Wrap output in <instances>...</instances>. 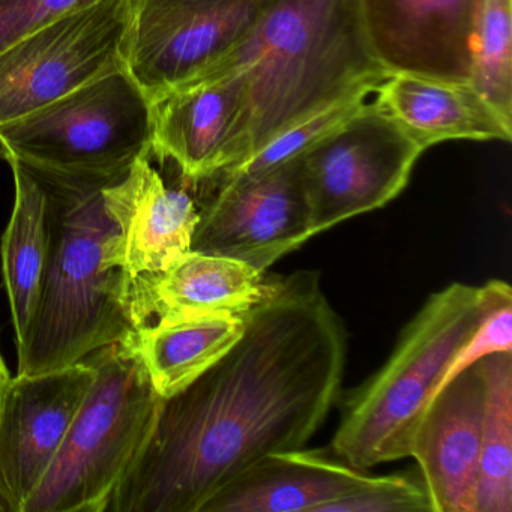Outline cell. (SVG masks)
<instances>
[{"label":"cell","mask_w":512,"mask_h":512,"mask_svg":"<svg viewBox=\"0 0 512 512\" xmlns=\"http://www.w3.org/2000/svg\"><path fill=\"white\" fill-rule=\"evenodd\" d=\"M368 97L370 95H355V97L346 98V100L340 101V103L334 104L328 109L314 113L310 118L304 119V121L298 122V124L292 125L283 133L278 134L250 160L245 161L236 169L218 176V178L253 175V173L262 172V170L290 160L296 155H301L302 152L307 151L310 146L319 142L326 134L335 130L338 125L346 122L350 116L355 115L367 103Z\"/></svg>","instance_id":"603a6c76"},{"label":"cell","mask_w":512,"mask_h":512,"mask_svg":"<svg viewBox=\"0 0 512 512\" xmlns=\"http://www.w3.org/2000/svg\"><path fill=\"white\" fill-rule=\"evenodd\" d=\"M97 370L83 359L70 367L11 377L0 409V497L22 512L58 454Z\"/></svg>","instance_id":"7c38bea8"},{"label":"cell","mask_w":512,"mask_h":512,"mask_svg":"<svg viewBox=\"0 0 512 512\" xmlns=\"http://www.w3.org/2000/svg\"><path fill=\"white\" fill-rule=\"evenodd\" d=\"M268 287L265 274L248 263L191 250L163 272L133 281L131 313L137 329L152 317L244 316Z\"/></svg>","instance_id":"e0dca14e"},{"label":"cell","mask_w":512,"mask_h":512,"mask_svg":"<svg viewBox=\"0 0 512 512\" xmlns=\"http://www.w3.org/2000/svg\"><path fill=\"white\" fill-rule=\"evenodd\" d=\"M503 283H451L428 296L388 361L344 397L331 443L335 457L359 470L410 457L413 434L449 364Z\"/></svg>","instance_id":"277c9868"},{"label":"cell","mask_w":512,"mask_h":512,"mask_svg":"<svg viewBox=\"0 0 512 512\" xmlns=\"http://www.w3.org/2000/svg\"><path fill=\"white\" fill-rule=\"evenodd\" d=\"M302 181V157L253 175L220 179L200 212L191 250L232 257L265 274L313 238Z\"/></svg>","instance_id":"30bf717a"},{"label":"cell","mask_w":512,"mask_h":512,"mask_svg":"<svg viewBox=\"0 0 512 512\" xmlns=\"http://www.w3.org/2000/svg\"><path fill=\"white\" fill-rule=\"evenodd\" d=\"M227 73L247 79V161L292 125L373 95L391 76L371 49L359 0H271L247 37L197 80Z\"/></svg>","instance_id":"3957f363"},{"label":"cell","mask_w":512,"mask_h":512,"mask_svg":"<svg viewBox=\"0 0 512 512\" xmlns=\"http://www.w3.org/2000/svg\"><path fill=\"white\" fill-rule=\"evenodd\" d=\"M0 512H7V508H5L4 500L0 497Z\"/></svg>","instance_id":"83f0119b"},{"label":"cell","mask_w":512,"mask_h":512,"mask_svg":"<svg viewBox=\"0 0 512 512\" xmlns=\"http://www.w3.org/2000/svg\"><path fill=\"white\" fill-rule=\"evenodd\" d=\"M29 172L46 193L50 242L40 301L17 347V374L70 367L137 331L133 280L118 226L104 209L103 188L113 182Z\"/></svg>","instance_id":"7a4b0ae2"},{"label":"cell","mask_w":512,"mask_h":512,"mask_svg":"<svg viewBox=\"0 0 512 512\" xmlns=\"http://www.w3.org/2000/svg\"><path fill=\"white\" fill-rule=\"evenodd\" d=\"M469 85L512 124V0H484L473 35Z\"/></svg>","instance_id":"7402d4cb"},{"label":"cell","mask_w":512,"mask_h":512,"mask_svg":"<svg viewBox=\"0 0 512 512\" xmlns=\"http://www.w3.org/2000/svg\"><path fill=\"white\" fill-rule=\"evenodd\" d=\"M377 478L320 451L274 452L227 482L200 512H319Z\"/></svg>","instance_id":"2e32d148"},{"label":"cell","mask_w":512,"mask_h":512,"mask_svg":"<svg viewBox=\"0 0 512 512\" xmlns=\"http://www.w3.org/2000/svg\"><path fill=\"white\" fill-rule=\"evenodd\" d=\"M130 0H100L0 53V125L124 68Z\"/></svg>","instance_id":"ba28073f"},{"label":"cell","mask_w":512,"mask_h":512,"mask_svg":"<svg viewBox=\"0 0 512 512\" xmlns=\"http://www.w3.org/2000/svg\"><path fill=\"white\" fill-rule=\"evenodd\" d=\"M151 137L152 104L121 68L0 125V155L32 172L116 182L151 155Z\"/></svg>","instance_id":"8992f818"},{"label":"cell","mask_w":512,"mask_h":512,"mask_svg":"<svg viewBox=\"0 0 512 512\" xmlns=\"http://www.w3.org/2000/svg\"><path fill=\"white\" fill-rule=\"evenodd\" d=\"M485 385L481 365L458 374L428 404L410 443L433 512H475Z\"/></svg>","instance_id":"5bb4252c"},{"label":"cell","mask_w":512,"mask_h":512,"mask_svg":"<svg viewBox=\"0 0 512 512\" xmlns=\"http://www.w3.org/2000/svg\"><path fill=\"white\" fill-rule=\"evenodd\" d=\"M271 0H130L124 68L154 106L235 49Z\"/></svg>","instance_id":"9c48e42d"},{"label":"cell","mask_w":512,"mask_h":512,"mask_svg":"<svg viewBox=\"0 0 512 512\" xmlns=\"http://www.w3.org/2000/svg\"><path fill=\"white\" fill-rule=\"evenodd\" d=\"M373 103L422 151L448 140L512 139V124L500 118L469 83L391 74L374 91Z\"/></svg>","instance_id":"ac0fdd59"},{"label":"cell","mask_w":512,"mask_h":512,"mask_svg":"<svg viewBox=\"0 0 512 512\" xmlns=\"http://www.w3.org/2000/svg\"><path fill=\"white\" fill-rule=\"evenodd\" d=\"M241 340L163 401L106 512H200L268 454L304 448L341 395L349 335L316 271L269 280Z\"/></svg>","instance_id":"6da1fadb"},{"label":"cell","mask_w":512,"mask_h":512,"mask_svg":"<svg viewBox=\"0 0 512 512\" xmlns=\"http://www.w3.org/2000/svg\"><path fill=\"white\" fill-rule=\"evenodd\" d=\"M86 359L97 376L22 512H106L151 439L164 398L131 340Z\"/></svg>","instance_id":"5b68a950"},{"label":"cell","mask_w":512,"mask_h":512,"mask_svg":"<svg viewBox=\"0 0 512 512\" xmlns=\"http://www.w3.org/2000/svg\"><path fill=\"white\" fill-rule=\"evenodd\" d=\"M496 353H512V290L508 283L502 284L475 331L455 353L437 392L467 368Z\"/></svg>","instance_id":"d4e9b609"},{"label":"cell","mask_w":512,"mask_h":512,"mask_svg":"<svg viewBox=\"0 0 512 512\" xmlns=\"http://www.w3.org/2000/svg\"><path fill=\"white\" fill-rule=\"evenodd\" d=\"M319 512H433L418 473L379 476L364 490L323 506Z\"/></svg>","instance_id":"cb8c5ba5"},{"label":"cell","mask_w":512,"mask_h":512,"mask_svg":"<svg viewBox=\"0 0 512 512\" xmlns=\"http://www.w3.org/2000/svg\"><path fill=\"white\" fill-rule=\"evenodd\" d=\"M479 365L485 403L475 512H512V353Z\"/></svg>","instance_id":"44dd1931"},{"label":"cell","mask_w":512,"mask_h":512,"mask_svg":"<svg viewBox=\"0 0 512 512\" xmlns=\"http://www.w3.org/2000/svg\"><path fill=\"white\" fill-rule=\"evenodd\" d=\"M151 154L191 185L236 169L250 155V104L242 73L206 77L152 106Z\"/></svg>","instance_id":"8fae6325"},{"label":"cell","mask_w":512,"mask_h":512,"mask_svg":"<svg viewBox=\"0 0 512 512\" xmlns=\"http://www.w3.org/2000/svg\"><path fill=\"white\" fill-rule=\"evenodd\" d=\"M10 164L16 200L2 236L0 256L17 347L25 341L40 301L49 257L47 197L38 179L16 160Z\"/></svg>","instance_id":"ffe728a7"},{"label":"cell","mask_w":512,"mask_h":512,"mask_svg":"<svg viewBox=\"0 0 512 512\" xmlns=\"http://www.w3.org/2000/svg\"><path fill=\"white\" fill-rule=\"evenodd\" d=\"M10 380V371H8L7 364H5L4 356L0 353V409H2L5 392H7L8 385H10Z\"/></svg>","instance_id":"4316f807"},{"label":"cell","mask_w":512,"mask_h":512,"mask_svg":"<svg viewBox=\"0 0 512 512\" xmlns=\"http://www.w3.org/2000/svg\"><path fill=\"white\" fill-rule=\"evenodd\" d=\"M104 209L121 236L131 280L158 274L190 253L200 211L190 194L176 190L140 157L118 182L103 188Z\"/></svg>","instance_id":"9a60e30c"},{"label":"cell","mask_w":512,"mask_h":512,"mask_svg":"<svg viewBox=\"0 0 512 512\" xmlns=\"http://www.w3.org/2000/svg\"><path fill=\"white\" fill-rule=\"evenodd\" d=\"M422 152L391 116L367 101L301 154L313 235L400 196Z\"/></svg>","instance_id":"52a82bcc"},{"label":"cell","mask_w":512,"mask_h":512,"mask_svg":"<svg viewBox=\"0 0 512 512\" xmlns=\"http://www.w3.org/2000/svg\"><path fill=\"white\" fill-rule=\"evenodd\" d=\"M484 0H359L374 55L389 74L469 83Z\"/></svg>","instance_id":"4fadbf2b"},{"label":"cell","mask_w":512,"mask_h":512,"mask_svg":"<svg viewBox=\"0 0 512 512\" xmlns=\"http://www.w3.org/2000/svg\"><path fill=\"white\" fill-rule=\"evenodd\" d=\"M244 316L170 317L146 323L131 338L161 398L175 397L214 367L244 335Z\"/></svg>","instance_id":"d6986e66"},{"label":"cell","mask_w":512,"mask_h":512,"mask_svg":"<svg viewBox=\"0 0 512 512\" xmlns=\"http://www.w3.org/2000/svg\"><path fill=\"white\" fill-rule=\"evenodd\" d=\"M100 0H0V53L38 29Z\"/></svg>","instance_id":"484cf974"}]
</instances>
